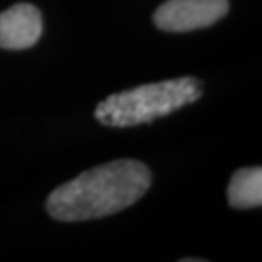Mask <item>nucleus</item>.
Masks as SVG:
<instances>
[{
  "mask_svg": "<svg viewBox=\"0 0 262 262\" xmlns=\"http://www.w3.org/2000/svg\"><path fill=\"white\" fill-rule=\"evenodd\" d=\"M150 169L138 160L121 159L83 172L51 192L50 216L61 222H83L123 211L148 191Z\"/></svg>",
  "mask_w": 262,
  "mask_h": 262,
  "instance_id": "nucleus-1",
  "label": "nucleus"
},
{
  "mask_svg": "<svg viewBox=\"0 0 262 262\" xmlns=\"http://www.w3.org/2000/svg\"><path fill=\"white\" fill-rule=\"evenodd\" d=\"M228 203L233 208L249 209L262 204V169L250 167L233 174L228 184Z\"/></svg>",
  "mask_w": 262,
  "mask_h": 262,
  "instance_id": "nucleus-5",
  "label": "nucleus"
},
{
  "mask_svg": "<svg viewBox=\"0 0 262 262\" xmlns=\"http://www.w3.org/2000/svg\"><path fill=\"white\" fill-rule=\"evenodd\" d=\"M41 33L43 17L33 4H15L0 14V48H31L39 41Z\"/></svg>",
  "mask_w": 262,
  "mask_h": 262,
  "instance_id": "nucleus-4",
  "label": "nucleus"
},
{
  "mask_svg": "<svg viewBox=\"0 0 262 262\" xmlns=\"http://www.w3.org/2000/svg\"><path fill=\"white\" fill-rule=\"evenodd\" d=\"M228 7V0H167L155 10L154 23L162 31L186 33L214 24Z\"/></svg>",
  "mask_w": 262,
  "mask_h": 262,
  "instance_id": "nucleus-3",
  "label": "nucleus"
},
{
  "mask_svg": "<svg viewBox=\"0 0 262 262\" xmlns=\"http://www.w3.org/2000/svg\"><path fill=\"white\" fill-rule=\"evenodd\" d=\"M201 96L203 87L196 77H181L113 94L99 104L94 114L106 126H138L196 102Z\"/></svg>",
  "mask_w": 262,
  "mask_h": 262,
  "instance_id": "nucleus-2",
  "label": "nucleus"
}]
</instances>
